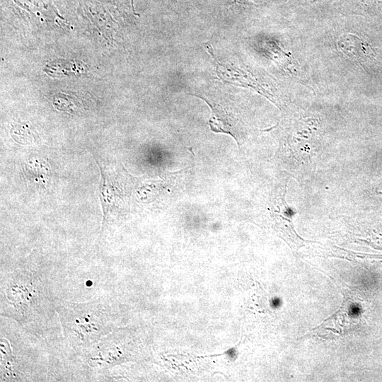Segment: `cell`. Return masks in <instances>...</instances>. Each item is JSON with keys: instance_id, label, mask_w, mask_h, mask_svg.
I'll return each mask as SVG.
<instances>
[{"instance_id": "277c9868", "label": "cell", "mask_w": 382, "mask_h": 382, "mask_svg": "<svg viewBox=\"0 0 382 382\" xmlns=\"http://www.w3.org/2000/svg\"><path fill=\"white\" fill-rule=\"evenodd\" d=\"M286 190L277 197L272 202V216L274 220L277 228L281 232L283 237L294 248H299L303 245L304 241L299 237L294 227L292 221V213L291 209L284 200Z\"/></svg>"}, {"instance_id": "6da1fadb", "label": "cell", "mask_w": 382, "mask_h": 382, "mask_svg": "<svg viewBox=\"0 0 382 382\" xmlns=\"http://www.w3.org/2000/svg\"><path fill=\"white\" fill-rule=\"evenodd\" d=\"M105 308L96 303H64L59 308L64 334L76 347H88L111 331Z\"/></svg>"}, {"instance_id": "5b68a950", "label": "cell", "mask_w": 382, "mask_h": 382, "mask_svg": "<svg viewBox=\"0 0 382 382\" xmlns=\"http://www.w3.org/2000/svg\"><path fill=\"white\" fill-rule=\"evenodd\" d=\"M205 47L212 58L214 59L216 73L221 80L226 83L236 86L253 88L262 94L264 93L265 96H267L266 91H265V90H263L253 79L249 76L247 73L232 66L231 64H221L215 57L212 47L209 45H206Z\"/></svg>"}, {"instance_id": "7a4b0ae2", "label": "cell", "mask_w": 382, "mask_h": 382, "mask_svg": "<svg viewBox=\"0 0 382 382\" xmlns=\"http://www.w3.org/2000/svg\"><path fill=\"white\" fill-rule=\"evenodd\" d=\"M43 286L39 279L25 270L15 271L1 289V311L21 322L33 320L37 306L43 299Z\"/></svg>"}, {"instance_id": "3957f363", "label": "cell", "mask_w": 382, "mask_h": 382, "mask_svg": "<svg viewBox=\"0 0 382 382\" xmlns=\"http://www.w3.org/2000/svg\"><path fill=\"white\" fill-rule=\"evenodd\" d=\"M203 99L211 108L209 125L212 131L216 133H225L232 136L238 144L243 139V132L238 120L224 105L215 101L206 93L195 95Z\"/></svg>"}]
</instances>
